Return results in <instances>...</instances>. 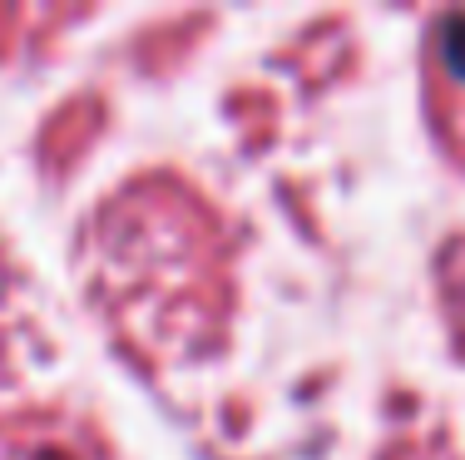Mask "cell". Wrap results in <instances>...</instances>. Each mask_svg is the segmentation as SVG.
I'll return each instance as SVG.
<instances>
[]
</instances>
